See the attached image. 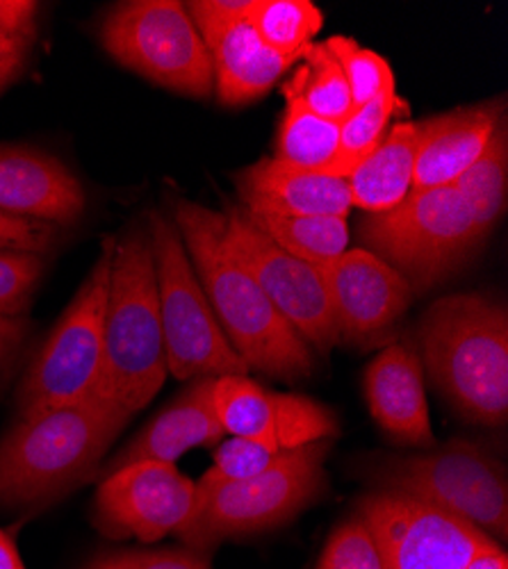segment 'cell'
Listing matches in <instances>:
<instances>
[{"instance_id": "603a6c76", "label": "cell", "mask_w": 508, "mask_h": 569, "mask_svg": "<svg viewBox=\"0 0 508 569\" xmlns=\"http://www.w3.org/2000/svg\"><path fill=\"white\" fill-rule=\"evenodd\" d=\"M245 214L276 247L315 267L340 258L349 249V223L342 217L262 214L249 210Z\"/></svg>"}, {"instance_id": "f1b7e54d", "label": "cell", "mask_w": 508, "mask_h": 569, "mask_svg": "<svg viewBox=\"0 0 508 569\" xmlns=\"http://www.w3.org/2000/svg\"><path fill=\"white\" fill-rule=\"evenodd\" d=\"M397 110H401V101L395 87L379 91L372 101L356 108L340 123L338 156L329 169V176L347 178L367 156H372L384 141Z\"/></svg>"}, {"instance_id": "484cf974", "label": "cell", "mask_w": 508, "mask_h": 569, "mask_svg": "<svg viewBox=\"0 0 508 569\" xmlns=\"http://www.w3.org/2000/svg\"><path fill=\"white\" fill-rule=\"evenodd\" d=\"M338 144L340 123L317 117L297 99H286L273 158L299 169L329 173L338 156Z\"/></svg>"}, {"instance_id": "5bb4252c", "label": "cell", "mask_w": 508, "mask_h": 569, "mask_svg": "<svg viewBox=\"0 0 508 569\" xmlns=\"http://www.w3.org/2000/svg\"><path fill=\"white\" fill-rule=\"evenodd\" d=\"M253 0L185 3L212 60L215 89L223 106H247L279 82L299 60L271 51L247 14Z\"/></svg>"}, {"instance_id": "277c9868", "label": "cell", "mask_w": 508, "mask_h": 569, "mask_svg": "<svg viewBox=\"0 0 508 569\" xmlns=\"http://www.w3.org/2000/svg\"><path fill=\"white\" fill-rule=\"evenodd\" d=\"M167 353L149 228L117 240L103 326V371L94 397L130 415L145 410L167 381Z\"/></svg>"}, {"instance_id": "44dd1931", "label": "cell", "mask_w": 508, "mask_h": 569, "mask_svg": "<svg viewBox=\"0 0 508 569\" xmlns=\"http://www.w3.org/2000/svg\"><path fill=\"white\" fill-rule=\"evenodd\" d=\"M242 208L262 214L342 217L351 212L345 178L299 169L279 158H262L236 176Z\"/></svg>"}, {"instance_id": "83f0119b", "label": "cell", "mask_w": 508, "mask_h": 569, "mask_svg": "<svg viewBox=\"0 0 508 569\" xmlns=\"http://www.w3.org/2000/svg\"><path fill=\"white\" fill-rule=\"evenodd\" d=\"M247 19L271 51L295 60L325 26V14L310 0H253Z\"/></svg>"}, {"instance_id": "ba28073f", "label": "cell", "mask_w": 508, "mask_h": 569, "mask_svg": "<svg viewBox=\"0 0 508 569\" xmlns=\"http://www.w3.org/2000/svg\"><path fill=\"white\" fill-rule=\"evenodd\" d=\"M114 247V237H106L94 267L26 369L17 390L19 417L94 397L103 371V326Z\"/></svg>"}, {"instance_id": "4fadbf2b", "label": "cell", "mask_w": 508, "mask_h": 569, "mask_svg": "<svg viewBox=\"0 0 508 569\" xmlns=\"http://www.w3.org/2000/svg\"><path fill=\"white\" fill-rule=\"evenodd\" d=\"M195 501V481L173 462H135L101 479L94 527L108 538L156 542L178 533Z\"/></svg>"}, {"instance_id": "8992f818", "label": "cell", "mask_w": 508, "mask_h": 569, "mask_svg": "<svg viewBox=\"0 0 508 569\" xmlns=\"http://www.w3.org/2000/svg\"><path fill=\"white\" fill-rule=\"evenodd\" d=\"M360 249L399 271L412 292L442 282L481 244L456 184L410 192L399 206L360 221Z\"/></svg>"}, {"instance_id": "74e56055", "label": "cell", "mask_w": 508, "mask_h": 569, "mask_svg": "<svg viewBox=\"0 0 508 569\" xmlns=\"http://www.w3.org/2000/svg\"><path fill=\"white\" fill-rule=\"evenodd\" d=\"M466 569H508V556L501 545L490 542L472 556Z\"/></svg>"}, {"instance_id": "f546056e", "label": "cell", "mask_w": 508, "mask_h": 569, "mask_svg": "<svg viewBox=\"0 0 508 569\" xmlns=\"http://www.w3.org/2000/svg\"><path fill=\"white\" fill-rule=\"evenodd\" d=\"M325 46L347 78L353 110L372 101L379 91L395 87V76L388 60L375 51L362 49L356 39L336 34L327 39Z\"/></svg>"}, {"instance_id": "d6a6232c", "label": "cell", "mask_w": 508, "mask_h": 569, "mask_svg": "<svg viewBox=\"0 0 508 569\" xmlns=\"http://www.w3.org/2000/svg\"><path fill=\"white\" fill-rule=\"evenodd\" d=\"M84 569H212L206 553L182 549H123L108 551Z\"/></svg>"}, {"instance_id": "d590c367", "label": "cell", "mask_w": 508, "mask_h": 569, "mask_svg": "<svg viewBox=\"0 0 508 569\" xmlns=\"http://www.w3.org/2000/svg\"><path fill=\"white\" fill-rule=\"evenodd\" d=\"M30 328L32 326L26 317L0 315V383L6 381V376L14 367L19 351L30 336Z\"/></svg>"}, {"instance_id": "e0dca14e", "label": "cell", "mask_w": 508, "mask_h": 569, "mask_svg": "<svg viewBox=\"0 0 508 569\" xmlns=\"http://www.w3.org/2000/svg\"><path fill=\"white\" fill-rule=\"evenodd\" d=\"M365 399L379 429L404 447H436L425 367L410 342L386 347L365 369Z\"/></svg>"}, {"instance_id": "5b68a950", "label": "cell", "mask_w": 508, "mask_h": 569, "mask_svg": "<svg viewBox=\"0 0 508 569\" xmlns=\"http://www.w3.org/2000/svg\"><path fill=\"white\" fill-rule=\"evenodd\" d=\"M369 483L468 519L497 545L508 538L504 465L484 447L454 440L418 456H384L365 465Z\"/></svg>"}, {"instance_id": "52a82bcc", "label": "cell", "mask_w": 508, "mask_h": 569, "mask_svg": "<svg viewBox=\"0 0 508 569\" xmlns=\"http://www.w3.org/2000/svg\"><path fill=\"white\" fill-rule=\"evenodd\" d=\"M147 228L169 373L178 381L249 376V367L223 336L173 219L153 210Z\"/></svg>"}, {"instance_id": "8d00e7d4", "label": "cell", "mask_w": 508, "mask_h": 569, "mask_svg": "<svg viewBox=\"0 0 508 569\" xmlns=\"http://www.w3.org/2000/svg\"><path fill=\"white\" fill-rule=\"evenodd\" d=\"M34 37H0V91L26 69Z\"/></svg>"}, {"instance_id": "2e32d148", "label": "cell", "mask_w": 508, "mask_h": 569, "mask_svg": "<svg viewBox=\"0 0 508 569\" xmlns=\"http://www.w3.org/2000/svg\"><path fill=\"white\" fill-rule=\"evenodd\" d=\"M317 271L325 280L340 340L365 342L381 336L415 297L399 271L365 249H347Z\"/></svg>"}, {"instance_id": "4316f807", "label": "cell", "mask_w": 508, "mask_h": 569, "mask_svg": "<svg viewBox=\"0 0 508 569\" xmlns=\"http://www.w3.org/2000/svg\"><path fill=\"white\" fill-rule=\"evenodd\" d=\"M286 453L288 451L262 445L258 440H247V438L221 440V445L215 451L212 465L199 481H195L192 512L188 521L180 527V531L195 525V521L201 517V512L208 508V503L215 499V495L221 492L226 486L258 477V473L273 467Z\"/></svg>"}, {"instance_id": "7402d4cb", "label": "cell", "mask_w": 508, "mask_h": 569, "mask_svg": "<svg viewBox=\"0 0 508 569\" xmlns=\"http://www.w3.org/2000/svg\"><path fill=\"white\" fill-rule=\"evenodd\" d=\"M418 128L415 121H399L388 128L381 144L367 156L345 180L351 208L369 214H384L412 192Z\"/></svg>"}, {"instance_id": "f35d334b", "label": "cell", "mask_w": 508, "mask_h": 569, "mask_svg": "<svg viewBox=\"0 0 508 569\" xmlns=\"http://www.w3.org/2000/svg\"><path fill=\"white\" fill-rule=\"evenodd\" d=\"M0 569H26L10 531L0 529Z\"/></svg>"}, {"instance_id": "9c48e42d", "label": "cell", "mask_w": 508, "mask_h": 569, "mask_svg": "<svg viewBox=\"0 0 508 569\" xmlns=\"http://www.w3.org/2000/svg\"><path fill=\"white\" fill-rule=\"evenodd\" d=\"M329 451L331 440L288 451L258 477L217 492L195 525L176 536L188 549L208 556L223 540L288 525L327 492L325 460Z\"/></svg>"}, {"instance_id": "cb8c5ba5", "label": "cell", "mask_w": 508, "mask_h": 569, "mask_svg": "<svg viewBox=\"0 0 508 569\" xmlns=\"http://www.w3.org/2000/svg\"><path fill=\"white\" fill-rule=\"evenodd\" d=\"M283 97L301 101L310 112L333 123H342L353 112L347 78L325 41L306 46L295 73L283 82Z\"/></svg>"}, {"instance_id": "3957f363", "label": "cell", "mask_w": 508, "mask_h": 569, "mask_svg": "<svg viewBox=\"0 0 508 569\" xmlns=\"http://www.w3.org/2000/svg\"><path fill=\"white\" fill-rule=\"evenodd\" d=\"M420 360L436 390L466 419H508V312L486 295H451L420 321Z\"/></svg>"}, {"instance_id": "e575fe53", "label": "cell", "mask_w": 508, "mask_h": 569, "mask_svg": "<svg viewBox=\"0 0 508 569\" xmlns=\"http://www.w3.org/2000/svg\"><path fill=\"white\" fill-rule=\"evenodd\" d=\"M39 3L32 0H0V37L37 39Z\"/></svg>"}, {"instance_id": "4dcf8cb0", "label": "cell", "mask_w": 508, "mask_h": 569, "mask_svg": "<svg viewBox=\"0 0 508 569\" xmlns=\"http://www.w3.org/2000/svg\"><path fill=\"white\" fill-rule=\"evenodd\" d=\"M315 569H384L377 542L360 515L336 527Z\"/></svg>"}, {"instance_id": "ffe728a7", "label": "cell", "mask_w": 508, "mask_h": 569, "mask_svg": "<svg viewBox=\"0 0 508 569\" xmlns=\"http://www.w3.org/2000/svg\"><path fill=\"white\" fill-rule=\"evenodd\" d=\"M504 117V101H488L415 121L418 153L412 192L454 184L479 160Z\"/></svg>"}, {"instance_id": "836d02e7", "label": "cell", "mask_w": 508, "mask_h": 569, "mask_svg": "<svg viewBox=\"0 0 508 569\" xmlns=\"http://www.w3.org/2000/svg\"><path fill=\"white\" fill-rule=\"evenodd\" d=\"M60 242V230L56 223L37 219L14 217L0 210V251H26L49 253Z\"/></svg>"}, {"instance_id": "6da1fadb", "label": "cell", "mask_w": 508, "mask_h": 569, "mask_svg": "<svg viewBox=\"0 0 508 569\" xmlns=\"http://www.w3.org/2000/svg\"><path fill=\"white\" fill-rule=\"evenodd\" d=\"M171 219L226 340L249 371L290 383L312 376V349L230 253L223 240V212L180 199L173 206Z\"/></svg>"}, {"instance_id": "1f68e13d", "label": "cell", "mask_w": 508, "mask_h": 569, "mask_svg": "<svg viewBox=\"0 0 508 569\" xmlns=\"http://www.w3.org/2000/svg\"><path fill=\"white\" fill-rule=\"evenodd\" d=\"M43 276V256L0 251V315L26 317Z\"/></svg>"}, {"instance_id": "7c38bea8", "label": "cell", "mask_w": 508, "mask_h": 569, "mask_svg": "<svg viewBox=\"0 0 508 569\" xmlns=\"http://www.w3.org/2000/svg\"><path fill=\"white\" fill-rule=\"evenodd\" d=\"M223 240L253 276L265 297L317 353L340 345L331 301L315 264H308L271 240L249 221L240 206L223 212Z\"/></svg>"}, {"instance_id": "d4e9b609", "label": "cell", "mask_w": 508, "mask_h": 569, "mask_svg": "<svg viewBox=\"0 0 508 569\" xmlns=\"http://www.w3.org/2000/svg\"><path fill=\"white\" fill-rule=\"evenodd\" d=\"M456 189L464 194L475 230L477 240L484 242L492 232L495 223L499 221L506 208V189H508V130L506 117L499 121L495 134L490 137L488 147L479 156V160L460 176Z\"/></svg>"}, {"instance_id": "ac0fdd59", "label": "cell", "mask_w": 508, "mask_h": 569, "mask_svg": "<svg viewBox=\"0 0 508 569\" xmlns=\"http://www.w3.org/2000/svg\"><path fill=\"white\" fill-rule=\"evenodd\" d=\"M87 206L84 189L56 156L0 144V210L56 226L73 223Z\"/></svg>"}, {"instance_id": "7a4b0ae2", "label": "cell", "mask_w": 508, "mask_h": 569, "mask_svg": "<svg viewBox=\"0 0 508 569\" xmlns=\"http://www.w3.org/2000/svg\"><path fill=\"white\" fill-rule=\"evenodd\" d=\"M130 417L97 397L19 417L0 438V506L39 508L89 481Z\"/></svg>"}, {"instance_id": "d6986e66", "label": "cell", "mask_w": 508, "mask_h": 569, "mask_svg": "<svg viewBox=\"0 0 508 569\" xmlns=\"http://www.w3.org/2000/svg\"><path fill=\"white\" fill-rule=\"evenodd\" d=\"M226 431L215 408V378H195L110 462L101 479L135 462H173L192 449L219 445Z\"/></svg>"}, {"instance_id": "8fae6325", "label": "cell", "mask_w": 508, "mask_h": 569, "mask_svg": "<svg viewBox=\"0 0 508 569\" xmlns=\"http://www.w3.org/2000/svg\"><path fill=\"white\" fill-rule=\"evenodd\" d=\"M384 569H466L495 542L468 519L397 492L375 490L358 501Z\"/></svg>"}, {"instance_id": "9a60e30c", "label": "cell", "mask_w": 508, "mask_h": 569, "mask_svg": "<svg viewBox=\"0 0 508 569\" xmlns=\"http://www.w3.org/2000/svg\"><path fill=\"white\" fill-rule=\"evenodd\" d=\"M215 408L223 431L295 451L340 433L338 415L310 397L273 392L249 376L215 378Z\"/></svg>"}, {"instance_id": "30bf717a", "label": "cell", "mask_w": 508, "mask_h": 569, "mask_svg": "<svg viewBox=\"0 0 508 569\" xmlns=\"http://www.w3.org/2000/svg\"><path fill=\"white\" fill-rule=\"evenodd\" d=\"M99 34L103 49L126 69L182 97H212L210 53L178 0L119 3L106 14Z\"/></svg>"}]
</instances>
